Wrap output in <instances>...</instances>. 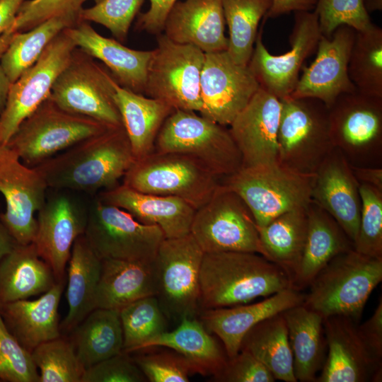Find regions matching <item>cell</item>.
Returning <instances> with one entry per match:
<instances>
[{
    "instance_id": "20",
    "label": "cell",
    "mask_w": 382,
    "mask_h": 382,
    "mask_svg": "<svg viewBox=\"0 0 382 382\" xmlns=\"http://www.w3.org/2000/svg\"><path fill=\"white\" fill-rule=\"evenodd\" d=\"M356 30L339 26L330 38L321 35L316 57L309 66H302V75L290 96L313 98L330 108L342 94L355 91L348 73V64Z\"/></svg>"
},
{
    "instance_id": "43",
    "label": "cell",
    "mask_w": 382,
    "mask_h": 382,
    "mask_svg": "<svg viewBox=\"0 0 382 382\" xmlns=\"http://www.w3.org/2000/svg\"><path fill=\"white\" fill-rule=\"evenodd\" d=\"M31 355L40 370V382H81L85 369L71 340L61 335L40 344Z\"/></svg>"
},
{
    "instance_id": "39",
    "label": "cell",
    "mask_w": 382,
    "mask_h": 382,
    "mask_svg": "<svg viewBox=\"0 0 382 382\" xmlns=\"http://www.w3.org/2000/svg\"><path fill=\"white\" fill-rule=\"evenodd\" d=\"M80 21L79 17L75 16L57 17L29 30L14 33L8 47L0 58V64L11 83L16 81L37 61L57 35Z\"/></svg>"
},
{
    "instance_id": "11",
    "label": "cell",
    "mask_w": 382,
    "mask_h": 382,
    "mask_svg": "<svg viewBox=\"0 0 382 382\" xmlns=\"http://www.w3.org/2000/svg\"><path fill=\"white\" fill-rule=\"evenodd\" d=\"M190 233L204 253L239 251L265 257L250 209L238 195L222 183L195 211Z\"/></svg>"
},
{
    "instance_id": "32",
    "label": "cell",
    "mask_w": 382,
    "mask_h": 382,
    "mask_svg": "<svg viewBox=\"0 0 382 382\" xmlns=\"http://www.w3.org/2000/svg\"><path fill=\"white\" fill-rule=\"evenodd\" d=\"M56 282L33 243L16 244L0 262V303L42 294Z\"/></svg>"
},
{
    "instance_id": "41",
    "label": "cell",
    "mask_w": 382,
    "mask_h": 382,
    "mask_svg": "<svg viewBox=\"0 0 382 382\" xmlns=\"http://www.w3.org/2000/svg\"><path fill=\"white\" fill-rule=\"evenodd\" d=\"M349 78L357 91L382 98V28L372 23L356 31L348 64Z\"/></svg>"
},
{
    "instance_id": "15",
    "label": "cell",
    "mask_w": 382,
    "mask_h": 382,
    "mask_svg": "<svg viewBox=\"0 0 382 382\" xmlns=\"http://www.w3.org/2000/svg\"><path fill=\"white\" fill-rule=\"evenodd\" d=\"M294 13V25L289 37L291 49L281 55L270 53L262 42V23L248 64L260 87L279 99L293 93L303 62L316 52L321 36L314 10Z\"/></svg>"
},
{
    "instance_id": "12",
    "label": "cell",
    "mask_w": 382,
    "mask_h": 382,
    "mask_svg": "<svg viewBox=\"0 0 382 382\" xmlns=\"http://www.w3.org/2000/svg\"><path fill=\"white\" fill-rule=\"evenodd\" d=\"M334 147L349 164L381 167L382 98L355 91L340 95L328 108Z\"/></svg>"
},
{
    "instance_id": "38",
    "label": "cell",
    "mask_w": 382,
    "mask_h": 382,
    "mask_svg": "<svg viewBox=\"0 0 382 382\" xmlns=\"http://www.w3.org/2000/svg\"><path fill=\"white\" fill-rule=\"evenodd\" d=\"M240 349L252 354L275 380L296 382L288 330L282 313L253 326L243 337Z\"/></svg>"
},
{
    "instance_id": "37",
    "label": "cell",
    "mask_w": 382,
    "mask_h": 382,
    "mask_svg": "<svg viewBox=\"0 0 382 382\" xmlns=\"http://www.w3.org/2000/svg\"><path fill=\"white\" fill-rule=\"evenodd\" d=\"M77 357L86 369L123 349L120 311L97 308L71 331Z\"/></svg>"
},
{
    "instance_id": "19",
    "label": "cell",
    "mask_w": 382,
    "mask_h": 382,
    "mask_svg": "<svg viewBox=\"0 0 382 382\" xmlns=\"http://www.w3.org/2000/svg\"><path fill=\"white\" fill-rule=\"evenodd\" d=\"M328 353L318 382L381 381L382 362L363 341L358 323L344 316L323 318Z\"/></svg>"
},
{
    "instance_id": "36",
    "label": "cell",
    "mask_w": 382,
    "mask_h": 382,
    "mask_svg": "<svg viewBox=\"0 0 382 382\" xmlns=\"http://www.w3.org/2000/svg\"><path fill=\"white\" fill-rule=\"evenodd\" d=\"M306 209L286 212L263 226H257L265 257L286 274L292 286L306 238Z\"/></svg>"
},
{
    "instance_id": "49",
    "label": "cell",
    "mask_w": 382,
    "mask_h": 382,
    "mask_svg": "<svg viewBox=\"0 0 382 382\" xmlns=\"http://www.w3.org/2000/svg\"><path fill=\"white\" fill-rule=\"evenodd\" d=\"M86 0H25L17 13L14 23L7 33L29 30L50 19L79 17Z\"/></svg>"
},
{
    "instance_id": "50",
    "label": "cell",
    "mask_w": 382,
    "mask_h": 382,
    "mask_svg": "<svg viewBox=\"0 0 382 382\" xmlns=\"http://www.w3.org/2000/svg\"><path fill=\"white\" fill-rule=\"evenodd\" d=\"M132 357L123 351L85 369L81 382H144Z\"/></svg>"
},
{
    "instance_id": "6",
    "label": "cell",
    "mask_w": 382,
    "mask_h": 382,
    "mask_svg": "<svg viewBox=\"0 0 382 382\" xmlns=\"http://www.w3.org/2000/svg\"><path fill=\"white\" fill-rule=\"evenodd\" d=\"M155 151L177 153L198 161L217 177L242 167V156L229 129L195 112L174 110L161 126Z\"/></svg>"
},
{
    "instance_id": "45",
    "label": "cell",
    "mask_w": 382,
    "mask_h": 382,
    "mask_svg": "<svg viewBox=\"0 0 382 382\" xmlns=\"http://www.w3.org/2000/svg\"><path fill=\"white\" fill-rule=\"evenodd\" d=\"M152 349L151 347L141 349L132 357L134 362L150 382H187L194 374L189 362L175 351Z\"/></svg>"
},
{
    "instance_id": "28",
    "label": "cell",
    "mask_w": 382,
    "mask_h": 382,
    "mask_svg": "<svg viewBox=\"0 0 382 382\" xmlns=\"http://www.w3.org/2000/svg\"><path fill=\"white\" fill-rule=\"evenodd\" d=\"M65 283L57 282L35 300L0 303L6 328L30 353L40 344L61 336L58 308Z\"/></svg>"
},
{
    "instance_id": "44",
    "label": "cell",
    "mask_w": 382,
    "mask_h": 382,
    "mask_svg": "<svg viewBox=\"0 0 382 382\" xmlns=\"http://www.w3.org/2000/svg\"><path fill=\"white\" fill-rule=\"evenodd\" d=\"M361 207L359 229L353 243L357 252L382 257V190L359 183Z\"/></svg>"
},
{
    "instance_id": "18",
    "label": "cell",
    "mask_w": 382,
    "mask_h": 382,
    "mask_svg": "<svg viewBox=\"0 0 382 382\" xmlns=\"http://www.w3.org/2000/svg\"><path fill=\"white\" fill-rule=\"evenodd\" d=\"M259 88L248 66L235 63L227 51L205 53L200 77V115L229 126Z\"/></svg>"
},
{
    "instance_id": "47",
    "label": "cell",
    "mask_w": 382,
    "mask_h": 382,
    "mask_svg": "<svg viewBox=\"0 0 382 382\" xmlns=\"http://www.w3.org/2000/svg\"><path fill=\"white\" fill-rule=\"evenodd\" d=\"M31 353L6 328L0 315V381L40 382Z\"/></svg>"
},
{
    "instance_id": "27",
    "label": "cell",
    "mask_w": 382,
    "mask_h": 382,
    "mask_svg": "<svg viewBox=\"0 0 382 382\" xmlns=\"http://www.w3.org/2000/svg\"><path fill=\"white\" fill-rule=\"evenodd\" d=\"M64 32L76 47L100 60L121 86L136 93H144L151 50H136L125 47L115 39L101 35L82 20Z\"/></svg>"
},
{
    "instance_id": "58",
    "label": "cell",
    "mask_w": 382,
    "mask_h": 382,
    "mask_svg": "<svg viewBox=\"0 0 382 382\" xmlns=\"http://www.w3.org/2000/svg\"><path fill=\"white\" fill-rule=\"evenodd\" d=\"M11 83L0 64V114L5 107Z\"/></svg>"
},
{
    "instance_id": "59",
    "label": "cell",
    "mask_w": 382,
    "mask_h": 382,
    "mask_svg": "<svg viewBox=\"0 0 382 382\" xmlns=\"http://www.w3.org/2000/svg\"><path fill=\"white\" fill-rule=\"evenodd\" d=\"M364 4L369 13L382 10V0H364Z\"/></svg>"
},
{
    "instance_id": "25",
    "label": "cell",
    "mask_w": 382,
    "mask_h": 382,
    "mask_svg": "<svg viewBox=\"0 0 382 382\" xmlns=\"http://www.w3.org/2000/svg\"><path fill=\"white\" fill-rule=\"evenodd\" d=\"M98 197L124 209L142 224L159 226L166 238L189 234L196 211L180 198L144 193L124 184L100 192Z\"/></svg>"
},
{
    "instance_id": "54",
    "label": "cell",
    "mask_w": 382,
    "mask_h": 382,
    "mask_svg": "<svg viewBox=\"0 0 382 382\" xmlns=\"http://www.w3.org/2000/svg\"><path fill=\"white\" fill-rule=\"evenodd\" d=\"M272 6L264 17L263 22L268 18H276L283 15L298 11H313L317 0H272Z\"/></svg>"
},
{
    "instance_id": "21",
    "label": "cell",
    "mask_w": 382,
    "mask_h": 382,
    "mask_svg": "<svg viewBox=\"0 0 382 382\" xmlns=\"http://www.w3.org/2000/svg\"><path fill=\"white\" fill-rule=\"evenodd\" d=\"M33 243L50 266L57 282L66 281V269L76 239L84 234L88 209L65 193L45 199L37 212Z\"/></svg>"
},
{
    "instance_id": "42",
    "label": "cell",
    "mask_w": 382,
    "mask_h": 382,
    "mask_svg": "<svg viewBox=\"0 0 382 382\" xmlns=\"http://www.w3.org/2000/svg\"><path fill=\"white\" fill-rule=\"evenodd\" d=\"M123 349L131 353L141 349L166 331L167 318L156 296L138 299L121 308Z\"/></svg>"
},
{
    "instance_id": "2",
    "label": "cell",
    "mask_w": 382,
    "mask_h": 382,
    "mask_svg": "<svg viewBox=\"0 0 382 382\" xmlns=\"http://www.w3.org/2000/svg\"><path fill=\"white\" fill-rule=\"evenodd\" d=\"M290 287L286 274L259 253H204L199 272V311L248 303Z\"/></svg>"
},
{
    "instance_id": "56",
    "label": "cell",
    "mask_w": 382,
    "mask_h": 382,
    "mask_svg": "<svg viewBox=\"0 0 382 382\" xmlns=\"http://www.w3.org/2000/svg\"><path fill=\"white\" fill-rule=\"evenodd\" d=\"M25 0H0V35L9 31Z\"/></svg>"
},
{
    "instance_id": "26",
    "label": "cell",
    "mask_w": 382,
    "mask_h": 382,
    "mask_svg": "<svg viewBox=\"0 0 382 382\" xmlns=\"http://www.w3.org/2000/svg\"><path fill=\"white\" fill-rule=\"evenodd\" d=\"M225 24L221 0H179L170 11L163 32L175 42L212 53L228 50Z\"/></svg>"
},
{
    "instance_id": "34",
    "label": "cell",
    "mask_w": 382,
    "mask_h": 382,
    "mask_svg": "<svg viewBox=\"0 0 382 382\" xmlns=\"http://www.w3.org/2000/svg\"><path fill=\"white\" fill-rule=\"evenodd\" d=\"M179 323L175 329L165 331L143 348L158 346L171 349L187 359L194 374L212 377L216 375L228 359L224 348L198 318H184Z\"/></svg>"
},
{
    "instance_id": "30",
    "label": "cell",
    "mask_w": 382,
    "mask_h": 382,
    "mask_svg": "<svg viewBox=\"0 0 382 382\" xmlns=\"http://www.w3.org/2000/svg\"><path fill=\"white\" fill-rule=\"evenodd\" d=\"M307 233L293 287L308 286L318 273L334 257L353 249V243L324 209L311 202L306 209Z\"/></svg>"
},
{
    "instance_id": "53",
    "label": "cell",
    "mask_w": 382,
    "mask_h": 382,
    "mask_svg": "<svg viewBox=\"0 0 382 382\" xmlns=\"http://www.w3.org/2000/svg\"><path fill=\"white\" fill-rule=\"evenodd\" d=\"M359 332L365 345L375 357L382 359V299L372 316L361 325H358Z\"/></svg>"
},
{
    "instance_id": "13",
    "label": "cell",
    "mask_w": 382,
    "mask_h": 382,
    "mask_svg": "<svg viewBox=\"0 0 382 382\" xmlns=\"http://www.w3.org/2000/svg\"><path fill=\"white\" fill-rule=\"evenodd\" d=\"M204 253L189 234L164 238L154 262L156 298L167 319L180 321L199 312V272Z\"/></svg>"
},
{
    "instance_id": "52",
    "label": "cell",
    "mask_w": 382,
    "mask_h": 382,
    "mask_svg": "<svg viewBox=\"0 0 382 382\" xmlns=\"http://www.w3.org/2000/svg\"><path fill=\"white\" fill-rule=\"evenodd\" d=\"M179 0H149L150 6L138 14L136 30L158 35L163 31L166 19L173 5Z\"/></svg>"
},
{
    "instance_id": "46",
    "label": "cell",
    "mask_w": 382,
    "mask_h": 382,
    "mask_svg": "<svg viewBox=\"0 0 382 382\" xmlns=\"http://www.w3.org/2000/svg\"><path fill=\"white\" fill-rule=\"evenodd\" d=\"M314 11L318 18L321 35L328 38L340 25L359 31L373 23L364 0H317Z\"/></svg>"
},
{
    "instance_id": "57",
    "label": "cell",
    "mask_w": 382,
    "mask_h": 382,
    "mask_svg": "<svg viewBox=\"0 0 382 382\" xmlns=\"http://www.w3.org/2000/svg\"><path fill=\"white\" fill-rule=\"evenodd\" d=\"M18 244L1 219L0 214V262Z\"/></svg>"
},
{
    "instance_id": "31",
    "label": "cell",
    "mask_w": 382,
    "mask_h": 382,
    "mask_svg": "<svg viewBox=\"0 0 382 382\" xmlns=\"http://www.w3.org/2000/svg\"><path fill=\"white\" fill-rule=\"evenodd\" d=\"M114 98L135 160L153 153L158 133L174 110L166 103L114 83Z\"/></svg>"
},
{
    "instance_id": "8",
    "label": "cell",
    "mask_w": 382,
    "mask_h": 382,
    "mask_svg": "<svg viewBox=\"0 0 382 382\" xmlns=\"http://www.w3.org/2000/svg\"><path fill=\"white\" fill-rule=\"evenodd\" d=\"M122 184L144 193L180 198L197 210L209 201L221 183L190 156L154 151L135 161Z\"/></svg>"
},
{
    "instance_id": "51",
    "label": "cell",
    "mask_w": 382,
    "mask_h": 382,
    "mask_svg": "<svg viewBox=\"0 0 382 382\" xmlns=\"http://www.w3.org/2000/svg\"><path fill=\"white\" fill-rule=\"evenodd\" d=\"M219 382H274L271 372L249 352L240 349L228 358L222 369L214 376Z\"/></svg>"
},
{
    "instance_id": "33",
    "label": "cell",
    "mask_w": 382,
    "mask_h": 382,
    "mask_svg": "<svg viewBox=\"0 0 382 382\" xmlns=\"http://www.w3.org/2000/svg\"><path fill=\"white\" fill-rule=\"evenodd\" d=\"M67 266L66 296L69 309L60 324V330L71 332L95 309V297L101 273L102 260L84 234L74 241Z\"/></svg>"
},
{
    "instance_id": "55",
    "label": "cell",
    "mask_w": 382,
    "mask_h": 382,
    "mask_svg": "<svg viewBox=\"0 0 382 382\" xmlns=\"http://www.w3.org/2000/svg\"><path fill=\"white\" fill-rule=\"evenodd\" d=\"M353 174L359 183L382 190V167L357 166L350 164Z\"/></svg>"
},
{
    "instance_id": "17",
    "label": "cell",
    "mask_w": 382,
    "mask_h": 382,
    "mask_svg": "<svg viewBox=\"0 0 382 382\" xmlns=\"http://www.w3.org/2000/svg\"><path fill=\"white\" fill-rule=\"evenodd\" d=\"M48 188L35 168L25 165L7 146H0V192L6 202L1 219L18 244L33 242L37 219Z\"/></svg>"
},
{
    "instance_id": "48",
    "label": "cell",
    "mask_w": 382,
    "mask_h": 382,
    "mask_svg": "<svg viewBox=\"0 0 382 382\" xmlns=\"http://www.w3.org/2000/svg\"><path fill=\"white\" fill-rule=\"evenodd\" d=\"M144 0H103L83 8L80 18L108 28L119 41H124L134 18L139 13Z\"/></svg>"
},
{
    "instance_id": "16",
    "label": "cell",
    "mask_w": 382,
    "mask_h": 382,
    "mask_svg": "<svg viewBox=\"0 0 382 382\" xmlns=\"http://www.w3.org/2000/svg\"><path fill=\"white\" fill-rule=\"evenodd\" d=\"M76 45L64 33L57 35L37 61L11 83L0 114V146H6L21 122L50 95Z\"/></svg>"
},
{
    "instance_id": "40",
    "label": "cell",
    "mask_w": 382,
    "mask_h": 382,
    "mask_svg": "<svg viewBox=\"0 0 382 382\" xmlns=\"http://www.w3.org/2000/svg\"><path fill=\"white\" fill-rule=\"evenodd\" d=\"M228 28L227 52L232 60L247 66L252 56L259 23L270 10L272 0H221Z\"/></svg>"
},
{
    "instance_id": "29",
    "label": "cell",
    "mask_w": 382,
    "mask_h": 382,
    "mask_svg": "<svg viewBox=\"0 0 382 382\" xmlns=\"http://www.w3.org/2000/svg\"><path fill=\"white\" fill-rule=\"evenodd\" d=\"M101 260L95 308L120 311L138 299L156 295L157 274L154 260L149 262Z\"/></svg>"
},
{
    "instance_id": "7",
    "label": "cell",
    "mask_w": 382,
    "mask_h": 382,
    "mask_svg": "<svg viewBox=\"0 0 382 382\" xmlns=\"http://www.w3.org/2000/svg\"><path fill=\"white\" fill-rule=\"evenodd\" d=\"M109 127H112L63 110L49 96L21 122L6 146L34 168Z\"/></svg>"
},
{
    "instance_id": "35",
    "label": "cell",
    "mask_w": 382,
    "mask_h": 382,
    "mask_svg": "<svg viewBox=\"0 0 382 382\" xmlns=\"http://www.w3.org/2000/svg\"><path fill=\"white\" fill-rule=\"evenodd\" d=\"M293 356L296 381L313 382L322 369L325 345L323 318L303 303L282 312Z\"/></svg>"
},
{
    "instance_id": "9",
    "label": "cell",
    "mask_w": 382,
    "mask_h": 382,
    "mask_svg": "<svg viewBox=\"0 0 382 382\" xmlns=\"http://www.w3.org/2000/svg\"><path fill=\"white\" fill-rule=\"evenodd\" d=\"M151 50L144 93L173 110L200 112V77L205 53L197 47L180 44L164 33L156 35Z\"/></svg>"
},
{
    "instance_id": "3",
    "label": "cell",
    "mask_w": 382,
    "mask_h": 382,
    "mask_svg": "<svg viewBox=\"0 0 382 382\" xmlns=\"http://www.w3.org/2000/svg\"><path fill=\"white\" fill-rule=\"evenodd\" d=\"M382 281V257L353 249L334 257L314 277L303 304L323 318L344 316L358 323L371 292Z\"/></svg>"
},
{
    "instance_id": "22",
    "label": "cell",
    "mask_w": 382,
    "mask_h": 382,
    "mask_svg": "<svg viewBox=\"0 0 382 382\" xmlns=\"http://www.w3.org/2000/svg\"><path fill=\"white\" fill-rule=\"evenodd\" d=\"M280 99L260 87L229 125L242 156V166L277 162Z\"/></svg>"
},
{
    "instance_id": "4",
    "label": "cell",
    "mask_w": 382,
    "mask_h": 382,
    "mask_svg": "<svg viewBox=\"0 0 382 382\" xmlns=\"http://www.w3.org/2000/svg\"><path fill=\"white\" fill-rule=\"evenodd\" d=\"M277 134V162L297 173L315 174L335 148L328 108L313 98L280 99Z\"/></svg>"
},
{
    "instance_id": "1",
    "label": "cell",
    "mask_w": 382,
    "mask_h": 382,
    "mask_svg": "<svg viewBox=\"0 0 382 382\" xmlns=\"http://www.w3.org/2000/svg\"><path fill=\"white\" fill-rule=\"evenodd\" d=\"M135 161L122 126L88 137L34 168L48 187L93 193L120 185Z\"/></svg>"
},
{
    "instance_id": "10",
    "label": "cell",
    "mask_w": 382,
    "mask_h": 382,
    "mask_svg": "<svg viewBox=\"0 0 382 382\" xmlns=\"http://www.w3.org/2000/svg\"><path fill=\"white\" fill-rule=\"evenodd\" d=\"M111 73L80 48L76 47L50 93L63 110L93 118L109 127H122Z\"/></svg>"
},
{
    "instance_id": "14",
    "label": "cell",
    "mask_w": 382,
    "mask_h": 382,
    "mask_svg": "<svg viewBox=\"0 0 382 382\" xmlns=\"http://www.w3.org/2000/svg\"><path fill=\"white\" fill-rule=\"evenodd\" d=\"M100 259L149 262L166 238L161 228L136 220L130 214L96 198L88 209L84 233Z\"/></svg>"
},
{
    "instance_id": "23",
    "label": "cell",
    "mask_w": 382,
    "mask_h": 382,
    "mask_svg": "<svg viewBox=\"0 0 382 382\" xmlns=\"http://www.w3.org/2000/svg\"><path fill=\"white\" fill-rule=\"evenodd\" d=\"M311 201L328 212L354 243L361 207L359 183L349 163L335 147L315 173Z\"/></svg>"
},
{
    "instance_id": "60",
    "label": "cell",
    "mask_w": 382,
    "mask_h": 382,
    "mask_svg": "<svg viewBox=\"0 0 382 382\" xmlns=\"http://www.w3.org/2000/svg\"><path fill=\"white\" fill-rule=\"evenodd\" d=\"M93 1L95 2V4H98V3L100 2V1H102L103 0H93Z\"/></svg>"
},
{
    "instance_id": "24",
    "label": "cell",
    "mask_w": 382,
    "mask_h": 382,
    "mask_svg": "<svg viewBox=\"0 0 382 382\" xmlns=\"http://www.w3.org/2000/svg\"><path fill=\"white\" fill-rule=\"evenodd\" d=\"M303 300L300 290L290 287L253 303L202 310L197 317L210 333L220 339L228 358H231L239 352L243 337L253 326L302 304Z\"/></svg>"
},
{
    "instance_id": "5",
    "label": "cell",
    "mask_w": 382,
    "mask_h": 382,
    "mask_svg": "<svg viewBox=\"0 0 382 382\" xmlns=\"http://www.w3.org/2000/svg\"><path fill=\"white\" fill-rule=\"evenodd\" d=\"M315 174L291 170L278 162L241 167L222 183L250 209L257 226L291 210L306 209L311 202Z\"/></svg>"
}]
</instances>
